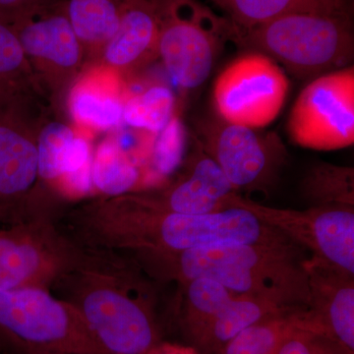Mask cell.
I'll use <instances>...</instances> for the list:
<instances>
[{"label":"cell","mask_w":354,"mask_h":354,"mask_svg":"<svg viewBox=\"0 0 354 354\" xmlns=\"http://www.w3.org/2000/svg\"><path fill=\"white\" fill-rule=\"evenodd\" d=\"M288 82L283 70L262 53L237 57L216 78L214 106L221 120L260 129L278 118L286 97Z\"/></svg>","instance_id":"30bf717a"},{"label":"cell","mask_w":354,"mask_h":354,"mask_svg":"<svg viewBox=\"0 0 354 354\" xmlns=\"http://www.w3.org/2000/svg\"><path fill=\"white\" fill-rule=\"evenodd\" d=\"M295 310L300 309L285 308L252 295H235L209 324L194 348L200 354H221L223 346L242 330L269 317Z\"/></svg>","instance_id":"ac0fdd59"},{"label":"cell","mask_w":354,"mask_h":354,"mask_svg":"<svg viewBox=\"0 0 354 354\" xmlns=\"http://www.w3.org/2000/svg\"><path fill=\"white\" fill-rule=\"evenodd\" d=\"M57 223H65L62 230L80 245L129 252L135 257L220 244H295L247 209L184 215L160 208L147 193L87 203Z\"/></svg>","instance_id":"6da1fadb"},{"label":"cell","mask_w":354,"mask_h":354,"mask_svg":"<svg viewBox=\"0 0 354 354\" xmlns=\"http://www.w3.org/2000/svg\"><path fill=\"white\" fill-rule=\"evenodd\" d=\"M65 8L83 50L102 53L120 27V4L114 0H67Z\"/></svg>","instance_id":"44dd1931"},{"label":"cell","mask_w":354,"mask_h":354,"mask_svg":"<svg viewBox=\"0 0 354 354\" xmlns=\"http://www.w3.org/2000/svg\"><path fill=\"white\" fill-rule=\"evenodd\" d=\"M236 293L215 281L198 278L178 285L171 321L187 346L194 348L201 335Z\"/></svg>","instance_id":"e0dca14e"},{"label":"cell","mask_w":354,"mask_h":354,"mask_svg":"<svg viewBox=\"0 0 354 354\" xmlns=\"http://www.w3.org/2000/svg\"><path fill=\"white\" fill-rule=\"evenodd\" d=\"M50 0H0V20L12 24L32 9Z\"/></svg>","instance_id":"f546056e"},{"label":"cell","mask_w":354,"mask_h":354,"mask_svg":"<svg viewBox=\"0 0 354 354\" xmlns=\"http://www.w3.org/2000/svg\"><path fill=\"white\" fill-rule=\"evenodd\" d=\"M32 71L59 84L78 73L83 48L70 24L65 2L50 0L10 24Z\"/></svg>","instance_id":"4fadbf2b"},{"label":"cell","mask_w":354,"mask_h":354,"mask_svg":"<svg viewBox=\"0 0 354 354\" xmlns=\"http://www.w3.org/2000/svg\"><path fill=\"white\" fill-rule=\"evenodd\" d=\"M158 55L174 83L192 91L211 75L232 26L193 0H171L158 6Z\"/></svg>","instance_id":"8992f818"},{"label":"cell","mask_w":354,"mask_h":354,"mask_svg":"<svg viewBox=\"0 0 354 354\" xmlns=\"http://www.w3.org/2000/svg\"><path fill=\"white\" fill-rule=\"evenodd\" d=\"M27 91L0 88V223L26 221L38 185V149Z\"/></svg>","instance_id":"9c48e42d"},{"label":"cell","mask_w":354,"mask_h":354,"mask_svg":"<svg viewBox=\"0 0 354 354\" xmlns=\"http://www.w3.org/2000/svg\"><path fill=\"white\" fill-rule=\"evenodd\" d=\"M146 354H200L196 349L187 344L171 342H160Z\"/></svg>","instance_id":"4dcf8cb0"},{"label":"cell","mask_w":354,"mask_h":354,"mask_svg":"<svg viewBox=\"0 0 354 354\" xmlns=\"http://www.w3.org/2000/svg\"><path fill=\"white\" fill-rule=\"evenodd\" d=\"M75 137L73 130L59 121H50L39 130L37 138L39 180L35 193L41 185L58 191L67 151Z\"/></svg>","instance_id":"d4e9b609"},{"label":"cell","mask_w":354,"mask_h":354,"mask_svg":"<svg viewBox=\"0 0 354 354\" xmlns=\"http://www.w3.org/2000/svg\"><path fill=\"white\" fill-rule=\"evenodd\" d=\"M305 267L309 302L302 319L354 353V276L313 258Z\"/></svg>","instance_id":"5bb4252c"},{"label":"cell","mask_w":354,"mask_h":354,"mask_svg":"<svg viewBox=\"0 0 354 354\" xmlns=\"http://www.w3.org/2000/svg\"><path fill=\"white\" fill-rule=\"evenodd\" d=\"M114 1L118 2V4L125 3V2L129 1V0H114Z\"/></svg>","instance_id":"d6a6232c"},{"label":"cell","mask_w":354,"mask_h":354,"mask_svg":"<svg viewBox=\"0 0 354 354\" xmlns=\"http://www.w3.org/2000/svg\"><path fill=\"white\" fill-rule=\"evenodd\" d=\"M186 132L183 121L174 114L164 129L157 133L147 171V183H160L183 164Z\"/></svg>","instance_id":"4316f807"},{"label":"cell","mask_w":354,"mask_h":354,"mask_svg":"<svg viewBox=\"0 0 354 354\" xmlns=\"http://www.w3.org/2000/svg\"><path fill=\"white\" fill-rule=\"evenodd\" d=\"M34 77L15 32L0 20V88L29 91Z\"/></svg>","instance_id":"83f0119b"},{"label":"cell","mask_w":354,"mask_h":354,"mask_svg":"<svg viewBox=\"0 0 354 354\" xmlns=\"http://www.w3.org/2000/svg\"><path fill=\"white\" fill-rule=\"evenodd\" d=\"M230 14L237 29H251L297 12L348 13L346 0H212Z\"/></svg>","instance_id":"d6986e66"},{"label":"cell","mask_w":354,"mask_h":354,"mask_svg":"<svg viewBox=\"0 0 354 354\" xmlns=\"http://www.w3.org/2000/svg\"><path fill=\"white\" fill-rule=\"evenodd\" d=\"M92 189L106 197L128 194L146 183L139 165L121 148L116 139L104 140L93 155L91 167Z\"/></svg>","instance_id":"ffe728a7"},{"label":"cell","mask_w":354,"mask_h":354,"mask_svg":"<svg viewBox=\"0 0 354 354\" xmlns=\"http://www.w3.org/2000/svg\"><path fill=\"white\" fill-rule=\"evenodd\" d=\"M79 248L53 216L0 228V290H50L75 261Z\"/></svg>","instance_id":"52a82bcc"},{"label":"cell","mask_w":354,"mask_h":354,"mask_svg":"<svg viewBox=\"0 0 354 354\" xmlns=\"http://www.w3.org/2000/svg\"><path fill=\"white\" fill-rule=\"evenodd\" d=\"M176 114V97L165 85H153L130 97L123 106L122 120L129 127L157 133Z\"/></svg>","instance_id":"cb8c5ba5"},{"label":"cell","mask_w":354,"mask_h":354,"mask_svg":"<svg viewBox=\"0 0 354 354\" xmlns=\"http://www.w3.org/2000/svg\"><path fill=\"white\" fill-rule=\"evenodd\" d=\"M304 251L297 244L232 243L137 256L134 260L158 281L183 285L206 278L236 295L263 298L285 308L304 309L309 302Z\"/></svg>","instance_id":"3957f363"},{"label":"cell","mask_w":354,"mask_h":354,"mask_svg":"<svg viewBox=\"0 0 354 354\" xmlns=\"http://www.w3.org/2000/svg\"><path fill=\"white\" fill-rule=\"evenodd\" d=\"M120 6V27L102 55L109 66L128 69L158 55L160 12L156 0H129Z\"/></svg>","instance_id":"2e32d148"},{"label":"cell","mask_w":354,"mask_h":354,"mask_svg":"<svg viewBox=\"0 0 354 354\" xmlns=\"http://www.w3.org/2000/svg\"><path fill=\"white\" fill-rule=\"evenodd\" d=\"M230 208L251 212L311 252L313 259L354 276V207H309L299 211L265 206L236 194Z\"/></svg>","instance_id":"8fae6325"},{"label":"cell","mask_w":354,"mask_h":354,"mask_svg":"<svg viewBox=\"0 0 354 354\" xmlns=\"http://www.w3.org/2000/svg\"><path fill=\"white\" fill-rule=\"evenodd\" d=\"M301 192L309 207H354L353 167L314 165L302 180Z\"/></svg>","instance_id":"603a6c76"},{"label":"cell","mask_w":354,"mask_h":354,"mask_svg":"<svg viewBox=\"0 0 354 354\" xmlns=\"http://www.w3.org/2000/svg\"><path fill=\"white\" fill-rule=\"evenodd\" d=\"M0 346L19 353L108 354L73 305L39 288L0 290Z\"/></svg>","instance_id":"5b68a950"},{"label":"cell","mask_w":354,"mask_h":354,"mask_svg":"<svg viewBox=\"0 0 354 354\" xmlns=\"http://www.w3.org/2000/svg\"><path fill=\"white\" fill-rule=\"evenodd\" d=\"M304 309L285 312L254 324L228 342L221 354H276L295 317Z\"/></svg>","instance_id":"484cf974"},{"label":"cell","mask_w":354,"mask_h":354,"mask_svg":"<svg viewBox=\"0 0 354 354\" xmlns=\"http://www.w3.org/2000/svg\"><path fill=\"white\" fill-rule=\"evenodd\" d=\"M198 142L221 167L234 189L266 193L279 179L288 152L272 132L209 118L198 125Z\"/></svg>","instance_id":"ba28073f"},{"label":"cell","mask_w":354,"mask_h":354,"mask_svg":"<svg viewBox=\"0 0 354 354\" xmlns=\"http://www.w3.org/2000/svg\"><path fill=\"white\" fill-rule=\"evenodd\" d=\"M300 311L279 342L276 354H354L304 322Z\"/></svg>","instance_id":"f1b7e54d"},{"label":"cell","mask_w":354,"mask_h":354,"mask_svg":"<svg viewBox=\"0 0 354 354\" xmlns=\"http://www.w3.org/2000/svg\"><path fill=\"white\" fill-rule=\"evenodd\" d=\"M51 290L78 310L108 354H146L164 341L155 288L125 254L80 245Z\"/></svg>","instance_id":"7a4b0ae2"},{"label":"cell","mask_w":354,"mask_h":354,"mask_svg":"<svg viewBox=\"0 0 354 354\" xmlns=\"http://www.w3.org/2000/svg\"><path fill=\"white\" fill-rule=\"evenodd\" d=\"M232 39L267 55L300 78L346 68L353 59L348 14H286L251 29L234 26Z\"/></svg>","instance_id":"277c9868"},{"label":"cell","mask_w":354,"mask_h":354,"mask_svg":"<svg viewBox=\"0 0 354 354\" xmlns=\"http://www.w3.org/2000/svg\"><path fill=\"white\" fill-rule=\"evenodd\" d=\"M123 106L116 88L102 86L97 79H84L70 94L69 108L74 120L94 129L118 127L122 120Z\"/></svg>","instance_id":"7402d4cb"},{"label":"cell","mask_w":354,"mask_h":354,"mask_svg":"<svg viewBox=\"0 0 354 354\" xmlns=\"http://www.w3.org/2000/svg\"><path fill=\"white\" fill-rule=\"evenodd\" d=\"M0 354H7V353H6V351H4V349H3V348H2V346H0Z\"/></svg>","instance_id":"836d02e7"},{"label":"cell","mask_w":354,"mask_h":354,"mask_svg":"<svg viewBox=\"0 0 354 354\" xmlns=\"http://www.w3.org/2000/svg\"><path fill=\"white\" fill-rule=\"evenodd\" d=\"M298 146L337 150L354 143L353 66L316 77L301 91L288 121Z\"/></svg>","instance_id":"7c38bea8"},{"label":"cell","mask_w":354,"mask_h":354,"mask_svg":"<svg viewBox=\"0 0 354 354\" xmlns=\"http://www.w3.org/2000/svg\"><path fill=\"white\" fill-rule=\"evenodd\" d=\"M4 349V348H3ZM7 354H62V353H19V351H8L4 349Z\"/></svg>","instance_id":"1f68e13d"},{"label":"cell","mask_w":354,"mask_h":354,"mask_svg":"<svg viewBox=\"0 0 354 354\" xmlns=\"http://www.w3.org/2000/svg\"><path fill=\"white\" fill-rule=\"evenodd\" d=\"M160 208L184 215H208L230 209L239 194L196 139L183 174L158 192L147 193Z\"/></svg>","instance_id":"9a60e30c"}]
</instances>
